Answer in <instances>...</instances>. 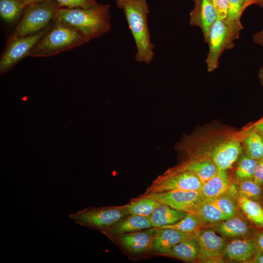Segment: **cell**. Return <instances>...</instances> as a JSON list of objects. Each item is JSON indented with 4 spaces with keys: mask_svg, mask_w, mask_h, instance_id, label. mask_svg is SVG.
Wrapping results in <instances>:
<instances>
[{
    "mask_svg": "<svg viewBox=\"0 0 263 263\" xmlns=\"http://www.w3.org/2000/svg\"><path fill=\"white\" fill-rule=\"evenodd\" d=\"M29 0L32 3H34V2L42 1L45 0Z\"/></svg>",
    "mask_w": 263,
    "mask_h": 263,
    "instance_id": "b9f144b4",
    "label": "cell"
},
{
    "mask_svg": "<svg viewBox=\"0 0 263 263\" xmlns=\"http://www.w3.org/2000/svg\"><path fill=\"white\" fill-rule=\"evenodd\" d=\"M139 197H149L174 209L192 214L205 199L200 190H173L143 194Z\"/></svg>",
    "mask_w": 263,
    "mask_h": 263,
    "instance_id": "9c48e42d",
    "label": "cell"
},
{
    "mask_svg": "<svg viewBox=\"0 0 263 263\" xmlns=\"http://www.w3.org/2000/svg\"><path fill=\"white\" fill-rule=\"evenodd\" d=\"M121 8L134 39L136 53L135 60L150 63L155 56V45L152 42L148 16L149 13L147 0H132L117 4Z\"/></svg>",
    "mask_w": 263,
    "mask_h": 263,
    "instance_id": "7a4b0ae2",
    "label": "cell"
},
{
    "mask_svg": "<svg viewBox=\"0 0 263 263\" xmlns=\"http://www.w3.org/2000/svg\"><path fill=\"white\" fill-rule=\"evenodd\" d=\"M59 5L56 0L32 3L17 23L7 41L36 34L54 20Z\"/></svg>",
    "mask_w": 263,
    "mask_h": 263,
    "instance_id": "277c9868",
    "label": "cell"
},
{
    "mask_svg": "<svg viewBox=\"0 0 263 263\" xmlns=\"http://www.w3.org/2000/svg\"><path fill=\"white\" fill-rule=\"evenodd\" d=\"M194 6L189 15V24L199 27L207 43L209 32L217 19V15L211 0H194Z\"/></svg>",
    "mask_w": 263,
    "mask_h": 263,
    "instance_id": "7c38bea8",
    "label": "cell"
},
{
    "mask_svg": "<svg viewBox=\"0 0 263 263\" xmlns=\"http://www.w3.org/2000/svg\"><path fill=\"white\" fill-rule=\"evenodd\" d=\"M242 143L245 155L258 161L263 159V136L255 130L245 134Z\"/></svg>",
    "mask_w": 263,
    "mask_h": 263,
    "instance_id": "d4e9b609",
    "label": "cell"
},
{
    "mask_svg": "<svg viewBox=\"0 0 263 263\" xmlns=\"http://www.w3.org/2000/svg\"><path fill=\"white\" fill-rule=\"evenodd\" d=\"M262 1V4H263V0H261Z\"/></svg>",
    "mask_w": 263,
    "mask_h": 263,
    "instance_id": "7bdbcfd3",
    "label": "cell"
},
{
    "mask_svg": "<svg viewBox=\"0 0 263 263\" xmlns=\"http://www.w3.org/2000/svg\"><path fill=\"white\" fill-rule=\"evenodd\" d=\"M238 190L239 196L259 202L263 199V186L253 179L239 182Z\"/></svg>",
    "mask_w": 263,
    "mask_h": 263,
    "instance_id": "f1b7e54d",
    "label": "cell"
},
{
    "mask_svg": "<svg viewBox=\"0 0 263 263\" xmlns=\"http://www.w3.org/2000/svg\"><path fill=\"white\" fill-rule=\"evenodd\" d=\"M187 213L188 212L174 209L167 205L161 203L149 218L152 227L160 228L177 222Z\"/></svg>",
    "mask_w": 263,
    "mask_h": 263,
    "instance_id": "ffe728a7",
    "label": "cell"
},
{
    "mask_svg": "<svg viewBox=\"0 0 263 263\" xmlns=\"http://www.w3.org/2000/svg\"><path fill=\"white\" fill-rule=\"evenodd\" d=\"M242 150L239 139L229 138L212 145L207 150L205 157L211 159L219 170H227L238 159Z\"/></svg>",
    "mask_w": 263,
    "mask_h": 263,
    "instance_id": "8fae6325",
    "label": "cell"
},
{
    "mask_svg": "<svg viewBox=\"0 0 263 263\" xmlns=\"http://www.w3.org/2000/svg\"><path fill=\"white\" fill-rule=\"evenodd\" d=\"M202 185L203 183L194 173L177 166L158 175L144 194L173 190L201 191Z\"/></svg>",
    "mask_w": 263,
    "mask_h": 263,
    "instance_id": "52a82bcc",
    "label": "cell"
},
{
    "mask_svg": "<svg viewBox=\"0 0 263 263\" xmlns=\"http://www.w3.org/2000/svg\"><path fill=\"white\" fill-rule=\"evenodd\" d=\"M237 203L247 219L256 227L263 229V207L260 202L239 196Z\"/></svg>",
    "mask_w": 263,
    "mask_h": 263,
    "instance_id": "cb8c5ba5",
    "label": "cell"
},
{
    "mask_svg": "<svg viewBox=\"0 0 263 263\" xmlns=\"http://www.w3.org/2000/svg\"><path fill=\"white\" fill-rule=\"evenodd\" d=\"M254 128L258 132L263 136V119L255 125Z\"/></svg>",
    "mask_w": 263,
    "mask_h": 263,
    "instance_id": "74e56055",
    "label": "cell"
},
{
    "mask_svg": "<svg viewBox=\"0 0 263 263\" xmlns=\"http://www.w3.org/2000/svg\"><path fill=\"white\" fill-rule=\"evenodd\" d=\"M238 197V188L231 183L225 193L219 196L208 199L214 203L229 219L237 214Z\"/></svg>",
    "mask_w": 263,
    "mask_h": 263,
    "instance_id": "603a6c76",
    "label": "cell"
},
{
    "mask_svg": "<svg viewBox=\"0 0 263 263\" xmlns=\"http://www.w3.org/2000/svg\"><path fill=\"white\" fill-rule=\"evenodd\" d=\"M253 239L255 243L257 251H263V229L256 230Z\"/></svg>",
    "mask_w": 263,
    "mask_h": 263,
    "instance_id": "e575fe53",
    "label": "cell"
},
{
    "mask_svg": "<svg viewBox=\"0 0 263 263\" xmlns=\"http://www.w3.org/2000/svg\"><path fill=\"white\" fill-rule=\"evenodd\" d=\"M246 8L245 0H228L227 14L225 21L239 33L243 29L241 19Z\"/></svg>",
    "mask_w": 263,
    "mask_h": 263,
    "instance_id": "4316f807",
    "label": "cell"
},
{
    "mask_svg": "<svg viewBox=\"0 0 263 263\" xmlns=\"http://www.w3.org/2000/svg\"><path fill=\"white\" fill-rule=\"evenodd\" d=\"M51 23L36 34L7 41L5 48L0 58L1 75L6 74L23 58L28 56L34 47L47 31Z\"/></svg>",
    "mask_w": 263,
    "mask_h": 263,
    "instance_id": "ba28073f",
    "label": "cell"
},
{
    "mask_svg": "<svg viewBox=\"0 0 263 263\" xmlns=\"http://www.w3.org/2000/svg\"><path fill=\"white\" fill-rule=\"evenodd\" d=\"M212 227L223 237L228 238L253 237L257 230L237 214L216 223Z\"/></svg>",
    "mask_w": 263,
    "mask_h": 263,
    "instance_id": "9a60e30c",
    "label": "cell"
},
{
    "mask_svg": "<svg viewBox=\"0 0 263 263\" xmlns=\"http://www.w3.org/2000/svg\"><path fill=\"white\" fill-rule=\"evenodd\" d=\"M149 217L130 214L102 232L108 236L136 232L151 228Z\"/></svg>",
    "mask_w": 263,
    "mask_h": 263,
    "instance_id": "e0dca14e",
    "label": "cell"
},
{
    "mask_svg": "<svg viewBox=\"0 0 263 263\" xmlns=\"http://www.w3.org/2000/svg\"><path fill=\"white\" fill-rule=\"evenodd\" d=\"M130 214L126 205L87 207L70 214L69 217L79 225L103 232Z\"/></svg>",
    "mask_w": 263,
    "mask_h": 263,
    "instance_id": "5b68a950",
    "label": "cell"
},
{
    "mask_svg": "<svg viewBox=\"0 0 263 263\" xmlns=\"http://www.w3.org/2000/svg\"><path fill=\"white\" fill-rule=\"evenodd\" d=\"M194 214L203 223L213 224L229 219L214 203L206 198Z\"/></svg>",
    "mask_w": 263,
    "mask_h": 263,
    "instance_id": "484cf974",
    "label": "cell"
},
{
    "mask_svg": "<svg viewBox=\"0 0 263 263\" xmlns=\"http://www.w3.org/2000/svg\"><path fill=\"white\" fill-rule=\"evenodd\" d=\"M246 0V7L253 4H257L261 6L263 5L261 0Z\"/></svg>",
    "mask_w": 263,
    "mask_h": 263,
    "instance_id": "f35d334b",
    "label": "cell"
},
{
    "mask_svg": "<svg viewBox=\"0 0 263 263\" xmlns=\"http://www.w3.org/2000/svg\"><path fill=\"white\" fill-rule=\"evenodd\" d=\"M178 166L194 173L203 183L210 179L219 170L213 161L205 157L192 156Z\"/></svg>",
    "mask_w": 263,
    "mask_h": 263,
    "instance_id": "ac0fdd59",
    "label": "cell"
},
{
    "mask_svg": "<svg viewBox=\"0 0 263 263\" xmlns=\"http://www.w3.org/2000/svg\"><path fill=\"white\" fill-rule=\"evenodd\" d=\"M155 231V227H151L113 236L116 238L118 242L127 251L132 253H140L152 248V241Z\"/></svg>",
    "mask_w": 263,
    "mask_h": 263,
    "instance_id": "5bb4252c",
    "label": "cell"
},
{
    "mask_svg": "<svg viewBox=\"0 0 263 263\" xmlns=\"http://www.w3.org/2000/svg\"><path fill=\"white\" fill-rule=\"evenodd\" d=\"M231 184L227 170H219L210 179L203 183L201 191L206 198H212L225 193Z\"/></svg>",
    "mask_w": 263,
    "mask_h": 263,
    "instance_id": "d6986e66",
    "label": "cell"
},
{
    "mask_svg": "<svg viewBox=\"0 0 263 263\" xmlns=\"http://www.w3.org/2000/svg\"><path fill=\"white\" fill-rule=\"evenodd\" d=\"M60 7L87 8L98 4L96 0H56Z\"/></svg>",
    "mask_w": 263,
    "mask_h": 263,
    "instance_id": "1f68e13d",
    "label": "cell"
},
{
    "mask_svg": "<svg viewBox=\"0 0 263 263\" xmlns=\"http://www.w3.org/2000/svg\"><path fill=\"white\" fill-rule=\"evenodd\" d=\"M253 39L254 42L263 47V30L254 34Z\"/></svg>",
    "mask_w": 263,
    "mask_h": 263,
    "instance_id": "8d00e7d4",
    "label": "cell"
},
{
    "mask_svg": "<svg viewBox=\"0 0 263 263\" xmlns=\"http://www.w3.org/2000/svg\"><path fill=\"white\" fill-rule=\"evenodd\" d=\"M160 204V203L152 198L139 197L126 206L130 214L149 217Z\"/></svg>",
    "mask_w": 263,
    "mask_h": 263,
    "instance_id": "83f0119b",
    "label": "cell"
},
{
    "mask_svg": "<svg viewBox=\"0 0 263 263\" xmlns=\"http://www.w3.org/2000/svg\"><path fill=\"white\" fill-rule=\"evenodd\" d=\"M257 251L253 237H237L226 243L223 259L240 262H248Z\"/></svg>",
    "mask_w": 263,
    "mask_h": 263,
    "instance_id": "4fadbf2b",
    "label": "cell"
},
{
    "mask_svg": "<svg viewBox=\"0 0 263 263\" xmlns=\"http://www.w3.org/2000/svg\"><path fill=\"white\" fill-rule=\"evenodd\" d=\"M260 79L262 81V83L263 85V66L261 69V70L260 72Z\"/></svg>",
    "mask_w": 263,
    "mask_h": 263,
    "instance_id": "ab89813d",
    "label": "cell"
},
{
    "mask_svg": "<svg viewBox=\"0 0 263 263\" xmlns=\"http://www.w3.org/2000/svg\"><path fill=\"white\" fill-rule=\"evenodd\" d=\"M88 43L82 34L69 24L54 20L28 56L50 57Z\"/></svg>",
    "mask_w": 263,
    "mask_h": 263,
    "instance_id": "3957f363",
    "label": "cell"
},
{
    "mask_svg": "<svg viewBox=\"0 0 263 263\" xmlns=\"http://www.w3.org/2000/svg\"><path fill=\"white\" fill-rule=\"evenodd\" d=\"M194 237L198 244L199 260L207 263L223 262V251L226 242L214 229H199L195 232Z\"/></svg>",
    "mask_w": 263,
    "mask_h": 263,
    "instance_id": "30bf717a",
    "label": "cell"
},
{
    "mask_svg": "<svg viewBox=\"0 0 263 263\" xmlns=\"http://www.w3.org/2000/svg\"><path fill=\"white\" fill-rule=\"evenodd\" d=\"M253 180L259 185L263 186V159L258 161Z\"/></svg>",
    "mask_w": 263,
    "mask_h": 263,
    "instance_id": "836d02e7",
    "label": "cell"
},
{
    "mask_svg": "<svg viewBox=\"0 0 263 263\" xmlns=\"http://www.w3.org/2000/svg\"><path fill=\"white\" fill-rule=\"evenodd\" d=\"M165 255L186 262H193L199 260V249L198 243L193 235L174 245Z\"/></svg>",
    "mask_w": 263,
    "mask_h": 263,
    "instance_id": "7402d4cb",
    "label": "cell"
},
{
    "mask_svg": "<svg viewBox=\"0 0 263 263\" xmlns=\"http://www.w3.org/2000/svg\"><path fill=\"white\" fill-rule=\"evenodd\" d=\"M258 161L246 155H243L240 159L235 170L237 180L240 182L248 179H253Z\"/></svg>",
    "mask_w": 263,
    "mask_h": 263,
    "instance_id": "4dcf8cb0",
    "label": "cell"
},
{
    "mask_svg": "<svg viewBox=\"0 0 263 263\" xmlns=\"http://www.w3.org/2000/svg\"><path fill=\"white\" fill-rule=\"evenodd\" d=\"M240 34L225 21L219 19L215 21L210 29L207 41L208 51L206 63L208 72H213L218 67L221 56L225 51L234 48Z\"/></svg>",
    "mask_w": 263,
    "mask_h": 263,
    "instance_id": "8992f818",
    "label": "cell"
},
{
    "mask_svg": "<svg viewBox=\"0 0 263 263\" xmlns=\"http://www.w3.org/2000/svg\"><path fill=\"white\" fill-rule=\"evenodd\" d=\"M217 15V19L225 20L228 10V0H211Z\"/></svg>",
    "mask_w": 263,
    "mask_h": 263,
    "instance_id": "d6a6232c",
    "label": "cell"
},
{
    "mask_svg": "<svg viewBox=\"0 0 263 263\" xmlns=\"http://www.w3.org/2000/svg\"><path fill=\"white\" fill-rule=\"evenodd\" d=\"M203 223L195 214L188 213L177 222L160 228H172L183 232L191 233L199 229Z\"/></svg>",
    "mask_w": 263,
    "mask_h": 263,
    "instance_id": "f546056e",
    "label": "cell"
},
{
    "mask_svg": "<svg viewBox=\"0 0 263 263\" xmlns=\"http://www.w3.org/2000/svg\"><path fill=\"white\" fill-rule=\"evenodd\" d=\"M29 0H0V16L7 23L18 22L28 7Z\"/></svg>",
    "mask_w": 263,
    "mask_h": 263,
    "instance_id": "44dd1931",
    "label": "cell"
},
{
    "mask_svg": "<svg viewBox=\"0 0 263 263\" xmlns=\"http://www.w3.org/2000/svg\"><path fill=\"white\" fill-rule=\"evenodd\" d=\"M127 0H115L116 4H119L122 2L127 1Z\"/></svg>",
    "mask_w": 263,
    "mask_h": 263,
    "instance_id": "60d3db41",
    "label": "cell"
},
{
    "mask_svg": "<svg viewBox=\"0 0 263 263\" xmlns=\"http://www.w3.org/2000/svg\"><path fill=\"white\" fill-rule=\"evenodd\" d=\"M55 20L67 23L75 28L88 42L108 33L112 29L108 4L98 3L87 8L59 7Z\"/></svg>",
    "mask_w": 263,
    "mask_h": 263,
    "instance_id": "6da1fadb",
    "label": "cell"
},
{
    "mask_svg": "<svg viewBox=\"0 0 263 263\" xmlns=\"http://www.w3.org/2000/svg\"></svg>",
    "mask_w": 263,
    "mask_h": 263,
    "instance_id": "ee69618b",
    "label": "cell"
},
{
    "mask_svg": "<svg viewBox=\"0 0 263 263\" xmlns=\"http://www.w3.org/2000/svg\"><path fill=\"white\" fill-rule=\"evenodd\" d=\"M248 263H263V251H257Z\"/></svg>",
    "mask_w": 263,
    "mask_h": 263,
    "instance_id": "d590c367",
    "label": "cell"
},
{
    "mask_svg": "<svg viewBox=\"0 0 263 263\" xmlns=\"http://www.w3.org/2000/svg\"><path fill=\"white\" fill-rule=\"evenodd\" d=\"M195 232L187 233L172 228H156L152 241V248L165 255L174 245L193 236Z\"/></svg>",
    "mask_w": 263,
    "mask_h": 263,
    "instance_id": "2e32d148",
    "label": "cell"
}]
</instances>
